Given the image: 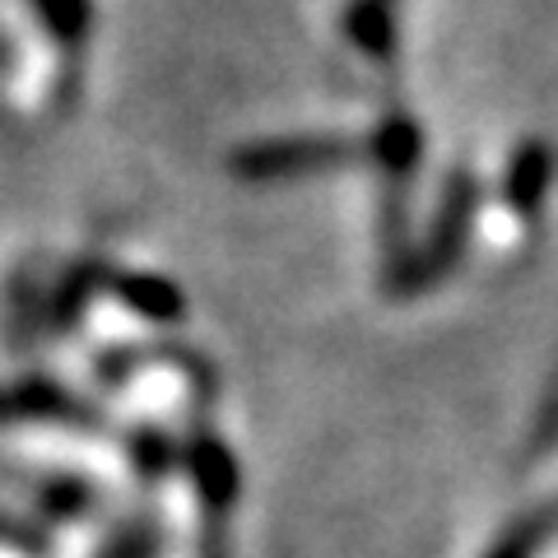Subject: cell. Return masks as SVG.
Segmentation results:
<instances>
[{
    "instance_id": "6da1fadb",
    "label": "cell",
    "mask_w": 558,
    "mask_h": 558,
    "mask_svg": "<svg viewBox=\"0 0 558 558\" xmlns=\"http://www.w3.org/2000/svg\"><path fill=\"white\" fill-rule=\"evenodd\" d=\"M349 154H354V145H349V140H330V135L260 140V145H247L233 154V172L247 182H275V178H293V172L344 163Z\"/></svg>"
},
{
    "instance_id": "7a4b0ae2",
    "label": "cell",
    "mask_w": 558,
    "mask_h": 558,
    "mask_svg": "<svg viewBox=\"0 0 558 558\" xmlns=\"http://www.w3.org/2000/svg\"><path fill=\"white\" fill-rule=\"evenodd\" d=\"M470 201H475V186H470V178L461 172V178L447 186V196H442V209H438V223H433L428 247L418 252V256H410L405 266H400V275L391 279L400 293L433 284V279H438L451 266V260H457L461 238H465V219H470Z\"/></svg>"
},
{
    "instance_id": "3957f363",
    "label": "cell",
    "mask_w": 558,
    "mask_h": 558,
    "mask_svg": "<svg viewBox=\"0 0 558 558\" xmlns=\"http://www.w3.org/2000/svg\"><path fill=\"white\" fill-rule=\"evenodd\" d=\"M418 149H424V135H418L414 117H405V112L381 117V126H377V135H373V159H377V168L387 172L391 182L414 178Z\"/></svg>"
},
{
    "instance_id": "277c9868",
    "label": "cell",
    "mask_w": 558,
    "mask_h": 558,
    "mask_svg": "<svg viewBox=\"0 0 558 558\" xmlns=\"http://www.w3.org/2000/svg\"><path fill=\"white\" fill-rule=\"evenodd\" d=\"M344 33L363 57L373 61H391L396 57V14L391 0H354L344 10Z\"/></svg>"
},
{
    "instance_id": "5b68a950",
    "label": "cell",
    "mask_w": 558,
    "mask_h": 558,
    "mask_svg": "<svg viewBox=\"0 0 558 558\" xmlns=\"http://www.w3.org/2000/svg\"><path fill=\"white\" fill-rule=\"evenodd\" d=\"M549 178H554V154H549L545 140L521 145L512 168H508V201H512V209H521V215L539 209V201H545V191H549Z\"/></svg>"
},
{
    "instance_id": "8992f818",
    "label": "cell",
    "mask_w": 558,
    "mask_h": 558,
    "mask_svg": "<svg viewBox=\"0 0 558 558\" xmlns=\"http://www.w3.org/2000/svg\"><path fill=\"white\" fill-rule=\"evenodd\" d=\"M191 470H196L201 498L209 508H229L233 494H238V465L229 457V447H219L215 438H201L191 447Z\"/></svg>"
},
{
    "instance_id": "52a82bcc",
    "label": "cell",
    "mask_w": 558,
    "mask_h": 558,
    "mask_svg": "<svg viewBox=\"0 0 558 558\" xmlns=\"http://www.w3.org/2000/svg\"><path fill=\"white\" fill-rule=\"evenodd\" d=\"M117 289L135 312H145L154 322H178L182 307H186L178 284H168L159 275H126V279H117Z\"/></svg>"
},
{
    "instance_id": "ba28073f",
    "label": "cell",
    "mask_w": 558,
    "mask_h": 558,
    "mask_svg": "<svg viewBox=\"0 0 558 558\" xmlns=\"http://www.w3.org/2000/svg\"><path fill=\"white\" fill-rule=\"evenodd\" d=\"M33 414H70V400L47 387V381H28L20 391H0V418H33Z\"/></svg>"
},
{
    "instance_id": "9c48e42d",
    "label": "cell",
    "mask_w": 558,
    "mask_h": 558,
    "mask_svg": "<svg viewBox=\"0 0 558 558\" xmlns=\"http://www.w3.org/2000/svg\"><path fill=\"white\" fill-rule=\"evenodd\" d=\"M43 14L51 24H57V33L61 38L70 43V33H84V20H89V5H84V0H43Z\"/></svg>"
},
{
    "instance_id": "30bf717a",
    "label": "cell",
    "mask_w": 558,
    "mask_h": 558,
    "mask_svg": "<svg viewBox=\"0 0 558 558\" xmlns=\"http://www.w3.org/2000/svg\"><path fill=\"white\" fill-rule=\"evenodd\" d=\"M531 549H535V531H517V535L502 539L494 558H531Z\"/></svg>"
}]
</instances>
